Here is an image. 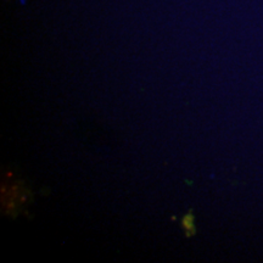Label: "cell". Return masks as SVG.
<instances>
[{"mask_svg":"<svg viewBox=\"0 0 263 263\" xmlns=\"http://www.w3.org/2000/svg\"><path fill=\"white\" fill-rule=\"evenodd\" d=\"M182 226L184 230L186 232V235L190 236L194 234V232H195V226H194V217L192 213H188V215L183 217Z\"/></svg>","mask_w":263,"mask_h":263,"instance_id":"6da1fadb","label":"cell"}]
</instances>
